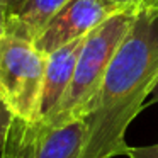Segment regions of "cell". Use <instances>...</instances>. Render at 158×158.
I'll return each mask as SVG.
<instances>
[{
    "label": "cell",
    "mask_w": 158,
    "mask_h": 158,
    "mask_svg": "<svg viewBox=\"0 0 158 158\" xmlns=\"http://www.w3.org/2000/svg\"><path fill=\"white\" fill-rule=\"evenodd\" d=\"M129 158H158V143L150 144V146H138V148H129L127 151Z\"/></svg>",
    "instance_id": "cell-10"
},
{
    "label": "cell",
    "mask_w": 158,
    "mask_h": 158,
    "mask_svg": "<svg viewBox=\"0 0 158 158\" xmlns=\"http://www.w3.org/2000/svg\"><path fill=\"white\" fill-rule=\"evenodd\" d=\"M158 85V9L138 10L87 116L80 158L127 156L126 131Z\"/></svg>",
    "instance_id": "cell-1"
},
{
    "label": "cell",
    "mask_w": 158,
    "mask_h": 158,
    "mask_svg": "<svg viewBox=\"0 0 158 158\" xmlns=\"http://www.w3.org/2000/svg\"><path fill=\"white\" fill-rule=\"evenodd\" d=\"M83 41H85V38L75 39L48 55L36 121L48 119L65 97L70 82L73 78V73H75L77 60H78Z\"/></svg>",
    "instance_id": "cell-6"
},
{
    "label": "cell",
    "mask_w": 158,
    "mask_h": 158,
    "mask_svg": "<svg viewBox=\"0 0 158 158\" xmlns=\"http://www.w3.org/2000/svg\"><path fill=\"white\" fill-rule=\"evenodd\" d=\"M155 102H158V85H156V89L153 90V94H151V99H150V102H146V106L155 104Z\"/></svg>",
    "instance_id": "cell-13"
},
{
    "label": "cell",
    "mask_w": 158,
    "mask_h": 158,
    "mask_svg": "<svg viewBox=\"0 0 158 158\" xmlns=\"http://www.w3.org/2000/svg\"><path fill=\"white\" fill-rule=\"evenodd\" d=\"M14 119H15L14 114L9 110L4 99L0 97V155H2V151L5 148V143H7V138H9V133H10Z\"/></svg>",
    "instance_id": "cell-8"
},
{
    "label": "cell",
    "mask_w": 158,
    "mask_h": 158,
    "mask_svg": "<svg viewBox=\"0 0 158 158\" xmlns=\"http://www.w3.org/2000/svg\"><path fill=\"white\" fill-rule=\"evenodd\" d=\"M136 14L138 12L131 9L121 10L85 36L70 87L56 110L48 119H44L46 123L65 124L87 116L102 85L107 66L116 49L129 32Z\"/></svg>",
    "instance_id": "cell-2"
},
{
    "label": "cell",
    "mask_w": 158,
    "mask_h": 158,
    "mask_svg": "<svg viewBox=\"0 0 158 158\" xmlns=\"http://www.w3.org/2000/svg\"><path fill=\"white\" fill-rule=\"evenodd\" d=\"M66 0H26L24 7L15 17L21 21L24 29L29 32L32 39L36 38L48 19L65 4Z\"/></svg>",
    "instance_id": "cell-7"
},
{
    "label": "cell",
    "mask_w": 158,
    "mask_h": 158,
    "mask_svg": "<svg viewBox=\"0 0 158 158\" xmlns=\"http://www.w3.org/2000/svg\"><path fill=\"white\" fill-rule=\"evenodd\" d=\"M85 138L83 119L53 124L15 117L0 158H80Z\"/></svg>",
    "instance_id": "cell-4"
},
{
    "label": "cell",
    "mask_w": 158,
    "mask_h": 158,
    "mask_svg": "<svg viewBox=\"0 0 158 158\" xmlns=\"http://www.w3.org/2000/svg\"><path fill=\"white\" fill-rule=\"evenodd\" d=\"M7 17L9 15L5 14V10L0 9V41L4 38V32H5V26H7Z\"/></svg>",
    "instance_id": "cell-12"
},
{
    "label": "cell",
    "mask_w": 158,
    "mask_h": 158,
    "mask_svg": "<svg viewBox=\"0 0 158 158\" xmlns=\"http://www.w3.org/2000/svg\"><path fill=\"white\" fill-rule=\"evenodd\" d=\"M24 4L26 0H0V9L5 10V14L10 17V15H19Z\"/></svg>",
    "instance_id": "cell-11"
},
{
    "label": "cell",
    "mask_w": 158,
    "mask_h": 158,
    "mask_svg": "<svg viewBox=\"0 0 158 158\" xmlns=\"http://www.w3.org/2000/svg\"><path fill=\"white\" fill-rule=\"evenodd\" d=\"M126 10L112 0H66L36 34L34 46L44 55L85 38L110 15Z\"/></svg>",
    "instance_id": "cell-5"
},
{
    "label": "cell",
    "mask_w": 158,
    "mask_h": 158,
    "mask_svg": "<svg viewBox=\"0 0 158 158\" xmlns=\"http://www.w3.org/2000/svg\"><path fill=\"white\" fill-rule=\"evenodd\" d=\"M131 10H143V9H158V0H112Z\"/></svg>",
    "instance_id": "cell-9"
},
{
    "label": "cell",
    "mask_w": 158,
    "mask_h": 158,
    "mask_svg": "<svg viewBox=\"0 0 158 158\" xmlns=\"http://www.w3.org/2000/svg\"><path fill=\"white\" fill-rule=\"evenodd\" d=\"M46 58L21 21L7 17L0 41V97L17 119L36 121Z\"/></svg>",
    "instance_id": "cell-3"
}]
</instances>
